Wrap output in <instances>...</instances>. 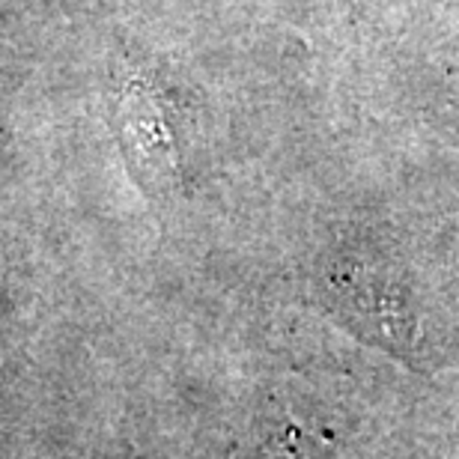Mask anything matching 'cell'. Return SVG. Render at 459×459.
<instances>
[{
	"label": "cell",
	"mask_w": 459,
	"mask_h": 459,
	"mask_svg": "<svg viewBox=\"0 0 459 459\" xmlns=\"http://www.w3.org/2000/svg\"><path fill=\"white\" fill-rule=\"evenodd\" d=\"M117 134L137 182L146 191L168 195L179 186V155L170 114L152 87L132 81L117 99Z\"/></svg>",
	"instance_id": "cell-1"
},
{
	"label": "cell",
	"mask_w": 459,
	"mask_h": 459,
	"mask_svg": "<svg viewBox=\"0 0 459 459\" xmlns=\"http://www.w3.org/2000/svg\"><path fill=\"white\" fill-rule=\"evenodd\" d=\"M332 292L341 310H346L352 319H361L376 341H385L400 352H406L415 341L411 319L406 316L397 287L376 272L373 263L343 260L332 274Z\"/></svg>",
	"instance_id": "cell-2"
}]
</instances>
